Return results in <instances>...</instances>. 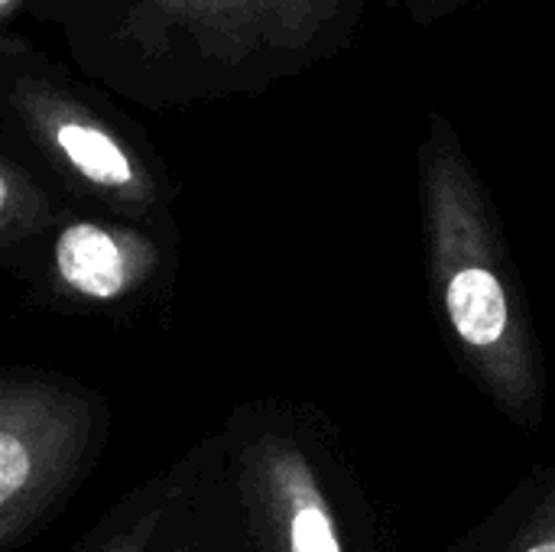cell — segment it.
I'll list each match as a JSON object with an SVG mask.
<instances>
[{"label":"cell","mask_w":555,"mask_h":552,"mask_svg":"<svg viewBox=\"0 0 555 552\" xmlns=\"http://www.w3.org/2000/svg\"><path fill=\"white\" fill-rule=\"evenodd\" d=\"M241 552H244V550H241Z\"/></svg>","instance_id":"cell-12"},{"label":"cell","mask_w":555,"mask_h":552,"mask_svg":"<svg viewBox=\"0 0 555 552\" xmlns=\"http://www.w3.org/2000/svg\"><path fill=\"white\" fill-rule=\"evenodd\" d=\"M29 0H0V26H7L13 16H23Z\"/></svg>","instance_id":"cell-11"},{"label":"cell","mask_w":555,"mask_h":552,"mask_svg":"<svg viewBox=\"0 0 555 552\" xmlns=\"http://www.w3.org/2000/svg\"><path fill=\"white\" fill-rule=\"evenodd\" d=\"M0 150L59 205L182 234L179 182L120 101L0 26Z\"/></svg>","instance_id":"cell-3"},{"label":"cell","mask_w":555,"mask_h":552,"mask_svg":"<svg viewBox=\"0 0 555 552\" xmlns=\"http://www.w3.org/2000/svg\"><path fill=\"white\" fill-rule=\"evenodd\" d=\"M179 251L182 234L62 205L0 251V270L42 309L130 322L172 296Z\"/></svg>","instance_id":"cell-6"},{"label":"cell","mask_w":555,"mask_h":552,"mask_svg":"<svg viewBox=\"0 0 555 552\" xmlns=\"http://www.w3.org/2000/svg\"><path fill=\"white\" fill-rule=\"evenodd\" d=\"M452 552H555V462L524 475Z\"/></svg>","instance_id":"cell-8"},{"label":"cell","mask_w":555,"mask_h":552,"mask_svg":"<svg viewBox=\"0 0 555 552\" xmlns=\"http://www.w3.org/2000/svg\"><path fill=\"white\" fill-rule=\"evenodd\" d=\"M208 455V442L195 446L176 465L159 475L143 478L133 491H127L75 547V552H153L159 537L169 530L176 514L189 504L195 482L202 475V459Z\"/></svg>","instance_id":"cell-7"},{"label":"cell","mask_w":555,"mask_h":552,"mask_svg":"<svg viewBox=\"0 0 555 552\" xmlns=\"http://www.w3.org/2000/svg\"><path fill=\"white\" fill-rule=\"evenodd\" d=\"M62 205L0 150V251L36 231Z\"/></svg>","instance_id":"cell-9"},{"label":"cell","mask_w":555,"mask_h":552,"mask_svg":"<svg viewBox=\"0 0 555 552\" xmlns=\"http://www.w3.org/2000/svg\"><path fill=\"white\" fill-rule=\"evenodd\" d=\"M426 296L459 374L524 433L550 410V371L504 215L455 120L433 107L416 146Z\"/></svg>","instance_id":"cell-2"},{"label":"cell","mask_w":555,"mask_h":552,"mask_svg":"<svg viewBox=\"0 0 555 552\" xmlns=\"http://www.w3.org/2000/svg\"><path fill=\"white\" fill-rule=\"evenodd\" d=\"M211 442L244 552H397L338 426L315 403L244 400Z\"/></svg>","instance_id":"cell-4"},{"label":"cell","mask_w":555,"mask_h":552,"mask_svg":"<svg viewBox=\"0 0 555 552\" xmlns=\"http://www.w3.org/2000/svg\"><path fill=\"white\" fill-rule=\"evenodd\" d=\"M101 390L59 371L0 364V552L36 537L107 449Z\"/></svg>","instance_id":"cell-5"},{"label":"cell","mask_w":555,"mask_h":552,"mask_svg":"<svg viewBox=\"0 0 555 552\" xmlns=\"http://www.w3.org/2000/svg\"><path fill=\"white\" fill-rule=\"evenodd\" d=\"M371 0H29L68 62L146 111L260 98L358 42Z\"/></svg>","instance_id":"cell-1"},{"label":"cell","mask_w":555,"mask_h":552,"mask_svg":"<svg viewBox=\"0 0 555 552\" xmlns=\"http://www.w3.org/2000/svg\"><path fill=\"white\" fill-rule=\"evenodd\" d=\"M416 26L429 29V26H439L452 16H459L462 10H468L475 0H393Z\"/></svg>","instance_id":"cell-10"}]
</instances>
